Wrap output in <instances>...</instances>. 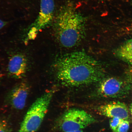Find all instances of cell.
I'll use <instances>...</instances> for the list:
<instances>
[{
    "mask_svg": "<svg viewBox=\"0 0 132 132\" xmlns=\"http://www.w3.org/2000/svg\"><path fill=\"white\" fill-rule=\"evenodd\" d=\"M55 78L64 86L79 87L99 82L104 72L100 62L84 51L58 57L52 66Z\"/></svg>",
    "mask_w": 132,
    "mask_h": 132,
    "instance_id": "6da1fadb",
    "label": "cell"
},
{
    "mask_svg": "<svg viewBox=\"0 0 132 132\" xmlns=\"http://www.w3.org/2000/svg\"><path fill=\"white\" fill-rule=\"evenodd\" d=\"M85 18L71 5L60 10L54 24V35L60 45L71 48L78 45L86 34Z\"/></svg>",
    "mask_w": 132,
    "mask_h": 132,
    "instance_id": "7a4b0ae2",
    "label": "cell"
},
{
    "mask_svg": "<svg viewBox=\"0 0 132 132\" xmlns=\"http://www.w3.org/2000/svg\"><path fill=\"white\" fill-rule=\"evenodd\" d=\"M55 90L46 92L37 98L28 110L18 132H36L47 113Z\"/></svg>",
    "mask_w": 132,
    "mask_h": 132,
    "instance_id": "3957f363",
    "label": "cell"
},
{
    "mask_svg": "<svg viewBox=\"0 0 132 132\" xmlns=\"http://www.w3.org/2000/svg\"><path fill=\"white\" fill-rule=\"evenodd\" d=\"M92 115L83 110L73 108L68 110L58 118L55 128L63 132L82 130L95 122Z\"/></svg>",
    "mask_w": 132,
    "mask_h": 132,
    "instance_id": "277c9868",
    "label": "cell"
},
{
    "mask_svg": "<svg viewBox=\"0 0 132 132\" xmlns=\"http://www.w3.org/2000/svg\"><path fill=\"white\" fill-rule=\"evenodd\" d=\"M98 82L95 92L99 97L118 98L127 94L128 90L126 83L115 77L103 79Z\"/></svg>",
    "mask_w": 132,
    "mask_h": 132,
    "instance_id": "5b68a950",
    "label": "cell"
},
{
    "mask_svg": "<svg viewBox=\"0 0 132 132\" xmlns=\"http://www.w3.org/2000/svg\"><path fill=\"white\" fill-rule=\"evenodd\" d=\"M54 9L53 0H41L40 12L37 19L30 27L28 39H34L39 31L50 24L53 19Z\"/></svg>",
    "mask_w": 132,
    "mask_h": 132,
    "instance_id": "8992f818",
    "label": "cell"
},
{
    "mask_svg": "<svg viewBox=\"0 0 132 132\" xmlns=\"http://www.w3.org/2000/svg\"><path fill=\"white\" fill-rule=\"evenodd\" d=\"M29 91V86L27 81L20 82L8 93L6 97L7 103L16 110L22 109L25 105Z\"/></svg>",
    "mask_w": 132,
    "mask_h": 132,
    "instance_id": "52a82bcc",
    "label": "cell"
},
{
    "mask_svg": "<svg viewBox=\"0 0 132 132\" xmlns=\"http://www.w3.org/2000/svg\"><path fill=\"white\" fill-rule=\"evenodd\" d=\"M97 111L99 114L108 118H118L128 120L129 112L126 105L119 102H112L97 107Z\"/></svg>",
    "mask_w": 132,
    "mask_h": 132,
    "instance_id": "ba28073f",
    "label": "cell"
},
{
    "mask_svg": "<svg viewBox=\"0 0 132 132\" xmlns=\"http://www.w3.org/2000/svg\"><path fill=\"white\" fill-rule=\"evenodd\" d=\"M27 68V57L23 54H16L9 59L7 65L8 73L11 78L21 79L25 76Z\"/></svg>",
    "mask_w": 132,
    "mask_h": 132,
    "instance_id": "9c48e42d",
    "label": "cell"
},
{
    "mask_svg": "<svg viewBox=\"0 0 132 132\" xmlns=\"http://www.w3.org/2000/svg\"><path fill=\"white\" fill-rule=\"evenodd\" d=\"M115 54L124 61L132 65V39L127 41L119 48Z\"/></svg>",
    "mask_w": 132,
    "mask_h": 132,
    "instance_id": "30bf717a",
    "label": "cell"
},
{
    "mask_svg": "<svg viewBox=\"0 0 132 132\" xmlns=\"http://www.w3.org/2000/svg\"><path fill=\"white\" fill-rule=\"evenodd\" d=\"M122 120L118 118H113L110 120V127L113 132H117L118 127Z\"/></svg>",
    "mask_w": 132,
    "mask_h": 132,
    "instance_id": "8fae6325",
    "label": "cell"
},
{
    "mask_svg": "<svg viewBox=\"0 0 132 132\" xmlns=\"http://www.w3.org/2000/svg\"><path fill=\"white\" fill-rule=\"evenodd\" d=\"M129 126V122L128 120L123 119L118 127L117 132H128Z\"/></svg>",
    "mask_w": 132,
    "mask_h": 132,
    "instance_id": "7c38bea8",
    "label": "cell"
},
{
    "mask_svg": "<svg viewBox=\"0 0 132 132\" xmlns=\"http://www.w3.org/2000/svg\"><path fill=\"white\" fill-rule=\"evenodd\" d=\"M11 128L5 120H0V132H11Z\"/></svg>",
    "mask_w": 132,
    "mask_h": 132,
    "instance_id": "4fadbf2b",
    "label": "cell"
},
{
    "mask_svg": "<svg viewBox=\"0 0 132 132\" xmlns=\"http://www.w3.org/2000/svg\"><path fill=\"white\" fill-rule=\"evenodd\" d=\"M6 22L0 19V29H2L3 27L6 25Z\"/></svg>",
    "mask_w": 132,
    "mask_h": 132,
    "instance_id": "5bb4252c",
    "label": "cell"
},
{
    "mask_svg": "<svg viewBox=\"0 0 132 132\" xmlns=\"http://www.w3.org/2000/svg\"><path fill=\"white\" fill-rule=\"evenodd\" d=\"M130 111L132 118V103L130 106Z\"/></svg>",
    "mask_w": 132,
    "mask_h": 132,
    "instance_id": "9a60e30c",
    "label": "cell"
},
{
    "mask_svg": "<svg viewBox=\"0 0 132 132\" xmlns=\"http://www.w3.org/2000/svg\"><path fill=\"white\" fill-rule=\"evenodd\" d=\"M3 77L2 74L0 73V85H1L2 80Z\"/></svg>",
    "mask_w": 132,
    "mask_h": 132,
    "instance_id": "2e32d148",
    "label": "cell"
},
{
    "mask_svg": "<svg viewBox=\"0 0 132 132\" xmlns=\"http://www.w3.org/2000/svg\"><path fill=\"white\" fill-rule=\"evenodd\" d=\"M66 132H84L82 130H77V131H68Z\"/></svg>",
    "mask_w": 132,
    "mask_h": 132,
    "instance_id": "e0dca14e",
    "label": "cell"
},
{
    "mask_svg": "<svg viewBox=\"0 0 132 132\" xmlns=\"http://www.w3.org/2000/svg\"><path fill=\"white\" fill-rule=\"evenodd\" d=\"M130 73H131V75L132 76V67L131 68V69H130Z\"/></svg>",
    "mask_w": 132,
    "mask_h": 132,
    "instance_id": "ac0fdd59",
    "label": "cell"
}]
</instances>
